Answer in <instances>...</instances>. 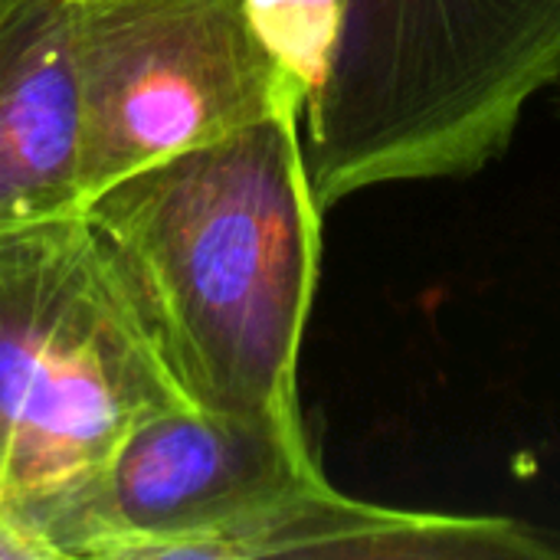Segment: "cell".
<instances>
[{
    "mask_svg": "<svg viewBox=\"0 0 560 560\" xmlns=\"http://www.w3.org/2000/svg\"><path fill=\"white\" fill-rule=\"evenodd\" d=\"M371 518L325 479L302 413L177 407L125 436L52 558H354Z\"/></svg>",
    "mask_w": 560,
    "mask_h": 560,
    "instance_id": "3957f363",
    "label": "cell"
},
{
    "mask_svg": "<svg viewBox=\"0 0 560 560\" xmlns=\"http://www.w3.org/2000/svg\"><path fill=\"white\" fill-rule=\"evenodd\" d=\"M62 13L85 200L167 154L305 108L246 0H62Z\"/></svg>",
    "mask_w": 560,
    "mask_h": 560,
    "instance_id": "277c9868",
    "label": "cell"
},
{
    "mask_svg": "<svg viewBox=\"0 0 560 560\" xmlns=\"http://www.w3.org/2000/svg\"><path fill=\"white\" fill-rule=\"evenodd\" d=\"M82 115L62 0H0V240L79 213Z\"/></svg>",
    "mask_w": 560,
    "mask_h": 560,
    "instance_id": "5b68a950",
    "label": "cell"
},
{
    "mask_svg": "<svg viewBox=\"0 0 560 560\" xmlns=\"http://www.w3.org/2000/svg\"><path fill=\"white\" fill-rule=\"evenodd\" d=\"M246 3L266 52L308 105L331 75L341 46V30H345V0H246Z\"/></svg>",
    "mask_w": 560,
    "mask_h": 560,
    "instance_id": "8992f818",
    "label": "cell"
},
{
    "mask_svg": "<svg viewBox=\"0 0 560 560\" xmlns=\"http://www.w3.org/2000/svg\"><path fill=\"white\" fill-rule=\"evenodd\" d=\"M548 92L555 95V105H558V108H560V79H558V82H555V85H551V89H548Z\"/></svg>",
    "mask_w": 560,
    "mask_h": 560,
    "instance_id": "ba28073f",
    "label": "cell"
},
{
    "mask_svg": "<svg viewBox=\"0 0 560 560\" xmlns=\"http://www.w3.org/2000/svg\"><path fill=\"white\" fill-rule=\"evenodd\" d=\"M177 407L82 210L0 240V512L23 558H52L125 436Z\"/></svg>",
    "mask_w": 560,
    "mask_h": 560,
    "instance_id": "7a4b0ae2",
    "label": "cell"
},
{
    "mask_svg": "<svg viewBox=\"0 0 560 560\" xmlns=\"http://www.w3.org/2000/svg\"><path fill=\"white\" fill-rule=\"evenodd\" d=\"M7 558H23V555H20V545H16V538H13V532H10V525H7V518L0 512V560Z\"/></svg>",
    "mask_w": 560,
    "mask_h": 560,
    "instance_id": "52a82bcc",
    "label": "cell"
},
{
    "mask_svg": "<svg viewBox=\"0 0 560 560\" xmlns=\"http://www.w3.org/2000/svg\"><path fill=\"white\" fill-rule=\"evenodd\" d=\"M82 217L190 407L302 413L325 217L302 112L144 164L89 197Z\"/></svg>",
    "mask_w": 560,
    "mask_h": 560,
    "instance_id": "6da1fadb",
    "label": "cell"
}]
</instances>
